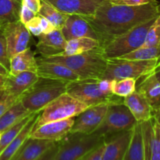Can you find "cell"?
<instances>
[{
	"label": "cell",
	"mask_w": 160,
	"mask_h": 160,
	"mask_svg": "<svg viewBox=\"0 0 160 160\" xmlns=\"http://www.w3.org/2000/svg\"><path fill=\"white\" fill-rule=\"evenodd\" d=\"M2 33L6 41L9 59L28 48L31 34L20 20L6 23Z\"/></svg>",
	"instance_id": "cell-11"
},
{
	"label": "cell",
	"mask_w": 160,
	"mask_h": 160,
	"mask_svg": "<svg viewBox=\"0 0 160 160\" xmlns=\"http://www.w3.org/2000/svg\"><path fill=\"white\" fill-rule=\"evenodd\" d=\"M58 147H59V142H56L52 147L47 150L45 153H43L38 159L36 160H54L55 156L57 152Z\"/></svg>",
	"instance_id": "cell-40"
},
{
	"label": "cell",
	"mask_w": 160,
	"mask_h": 160,
	"mask_svg": "<svg viewBox=\"0 0 160 160\" xmlns=\"http://www.w3.org/2000/svg\"><path fill=\"white\" fill-rule=\"evenodd\" d=\"M34 113L35 112L30 114V115H28L25 118L22 119L21 120L17 122V123L12 125L11 128H9V129H7L6 131H5L4 132L0 134V154L8 146V145L18 135V134L21 131L23 127L32 118Z\"/></svg>",
	"instance_id": "cell-30"
},
{
	"label": "cell",
	"mask_w": 160,
	"mask_h": 160,
	"mask_svg": "<svg viewBox=\"0 0 160 160\" xmlns=\"http://www.w3.org/2000/svg\"><path fill=\"white\" fill-rule=\"evenodd\" d=\"M142 78L136 91L148 101L154 112L160 107V82L154 72Z\"/></svg>",
	"instance_id": "cell-21"
},
{
	"label": "cell",
	"mask_w": 160,
	"mask_h": 160,
	"mask_svg": "<svg viewBox=\"0 0 160 160\" xmlns=\"http://www.w3.org/2000/svg\"><path fill=\"white\" fill-rule=\"evenodd\" d=\"M153 118L160 123V107L153 112Z\"/></svg>",
	"instance_id": "cell-43"
},
{
	"label": "cell",
	"mask_w": 160,
	"mask_h": 160,
	"mask_svg": "<svg viewBox=\"0 0 160 160\" xmlns=\"http://www.w3.org/2000/svg\"><path fill=\"white\" fill-rule=\"evenodd\" d=\"M123 103L128 108L138 123L147 121L153 117V109L143 95L135 91L123 98Z\"/></svg>",
	"instance_id": "cell-19"
},
{
	"label": "cell",
	"mask_w": 160,
	"mask_h": 160,
	"mask_svg": "<svg viewBox=\"0 0 160 160\" xmlns=\"http://www.w3.org/2000/svg\"><path fill=\"white\" fill-rule=\"evenodd\" d=\"M9 74V72L7 69L5 68L1 63H0V75H2V76L7 77Z\"/></svg>",
	"instance_id": "cell-42"
},
{
	"label": "cell",
	"mask_w": 160,
	"mask_h": 160,
	"mask_svg": "<svg viewBox=\"0 0 160 160\" xmlns=\"http://www.w3.org/2000/svg\"><path fill=\"white\" fill-rule=\"evenodd\" d=\"M38 14L49 20L56 27V28L59 30L62 28L69 16L59 11L55 6L45 0H41V8Z\"/></svg>",
	"instance_id": "cell-27"
},
{
	"label": "cell",
	"mask_w": 160,
	"mask_h": 160,
	"mask_svg": "<svg viewBox=\"0 0 160 160\" xmlns=\"http://www.w3.org/2000/svg\"><path fill=\"white\" fill-rule=\"evenodd\" d=\"M137 123L131 111L123 102L111 103L101 124L94 133L106 138L130 131Z\"/></svg>",
	"instance_id": "cell-9"
},
{
	"label": "cell",
	"mask_w": 160,
	"mask_h": 160,
	"mask_svg": "<svg viewBox=\"0 0 160 160\" xmlns=\"http://www.w3.org/2000/svg\"><path fill=\"white\" fill-rule=\"evenodd\" d=\"M106 138L98 134H69L59 142L54 160H79L87 153L105 142Z\"/></svg>",
	"instance_id": "cell-8"
},
{
	"label": "cell",
	"mask_w": 160,
	"mask_h": 160,
	"mask_svg": "<svg viewBox=\"0 0 160 160\" xmlns=\"http://www.w3.org/2000/svg\"><path fill=\"white\" fill-rule=\"evenodd\" d=\"M40 112H35L32 118L28 122L26 125L23 127L18 135L8 145V146L0 154V160H11L12 158L18 152V150L21 148L22 145L25 142V141L30 137L31 131L34 129L35 123L37 122Z\"/></svg>",
	"instance_id": "cell-22"
},
{
	"label": "cell",
	"mask_w": 160,
	"mask_h": 160,
	"mask_svg": "<svg viewBox=\"0 0 160 160\" xmlns=\"http://www.w3.org/2000/svg\"><path fill=\"white\" fill-rule=\"evenodd\" d=\"M122 160H145L142 127L137 123L132 129L131 139Z\"/></svg>",
	"instance_id": "cell-24"
},
{
	"label": "cell",
	"mask_w": 160,
	"mask_h": 160,
	"mask_svg": "<svg viewBox=\"0 0 160 160\" xmlns=\"http://www.w3.org/2000/svg\"><path fill=\"white\" fill-rule=\"evenodd\" d=\"M21 5H24L38 14L41 8V0H21Z\"/></svg>",
	"instance_id": "cell-41"
},
{
	"label": "cell",
	"mask_w": 160,
	"mask_h": 160,
	"mask_svg": "<svg viewBox=\"0 0 160 160\" xmlns=\"http://www.w3.org/2000/svg\"><path fill=\"white\" fill-rule=\"evenodd\" d=\"M25 27H26L27 29L28 30V31H29V32L31 33V34H32V35L38 37V36L40 35L41 34H42L38 14H37L35 17H34L32 20H30L28 23H27L26 24H25Z\"/></svg>",
	"instance_id": "cell-36"
},
{
	"label": "cell",
	"mask_w": 160,
	"mask_h": 160,
	"mask_svg": "<svg viewBox=\"0 0 160 160\" xmlns=\"http://www.w3.org/2000/svg\"><path fill=\"white\" fill-rule=\"evenodd\" d=\"M88 108L87 105L65 92L42 109L34 129L48 122L74 118Z\"/></svg>",
	"instance_id": "cell-7"
},
{
	"label": "cell",
	"mask_w": 160,
	"mask_h": 160,
	"mask_svg": "<svg viewBox=\"0 0 160 160\" xmlns=\"http://www.w3.org/2000/svg\"><path fill=\"white\" fill-rule=\"evenodd\" d=\"M160 45V12L150 26L145 41L142 47H150Z\"/></svg>",
	"instance_id": "cell-32"
},
{
	"label": "cell",
	"mask_w": 160,
	"mask_h": 160,
	"mask_svg": "<svg viewBox=\"0 0 160 160\" xmlns=\"http://www.w3.org/2000/svg\"><path fill=\"white\" fill-rule=\"evenodd\" d=\"M56 143L29 137L11 160H36Z\"/></svg>",
	"instance_id": "cell-20"
},
{
	"label": "cell",
	"mask_w": 160,
	"mask_h": 160,
	"mask_svg": "<svg viewBox=\"0 0 160 160\" xmlns=\"http://www.w3.org/2000/svg\"><path fill=\"white\" fill-rule=\"evenodd\" d=\"M73 123L74 118L44 123L39 128L32 130L30 138L59 142L70 134Z\"/></svg>",
	"instance_id": "cell-12"
},
{
	"label": "cell",
	"mask_w": 160,
	"mask_h": 160,
	"mask_svg": "<svg viewBox=\"0 0 160 160\" xmlns=\"http://www.w3.org/2000/svg\"><path fill=\"white\" fill-rule=\"evenodd\" d=\"M38 38V42L36 48L42 57L45 58L61 56L67 42L59 29L54 30L48 34H41Z\"/></svg>",
	"instance_id": "cell-16"
},
{
	"label": "cell",
	"mask_w": 160,
	"mask_h": 160,
	"mask_svg": "<svg viewBox=\"0 0 160 160\" xmlns=\"http://www.w3.org/2000/svg\"><path fill=\"white\" fill-rule=\"evenodd\" d=\"M36 60L38 64L36 73L39 78L62 81L67 84L81 80L76 73L63 64L45 60L42 57L36 58Z\"/></svg>",
	"instance_id": "cell-13"
},
{
	"label": "cell",
	"mask_w": 160,
	"mask_h": 160,
	"mask_svg": "<svg viewBox=\"0 0 160 160\" xmlns=\"http://www.w3.org/2000/svg\"><path fill=\"white\" fill-rule=\"evenodd\" d=\"M136 81L133 78H124L117 81L113 80L112 93L121 98L128 96L136 91Z\"/></svg>",
	"instance_id": "cell-31"
},
{
	"label": "cell",
	"mask_w": 160,
	"mask_h": 160,
	"mask_svg": "<svg viewBox=\"0 0 160 160\" xmlns=\"http://www.w3.org/2000/svg\"><path fill=\"white\" fill-rule=\"evenodd\" d=\"M5 24H6V23H4L3 21L0 20V32H2L3 28H4Z\"/></svg>",
	"instance_id": "cell-46"
},
{
	"label": "cell",
	"mask_w": 160,
	"mask_h": 160,
	"mask_svg": "<svg viewBox=\"0 0 160 160\" xmlns=\"http://www.w3.org/2000/svg\"><path fill=\"white\" fill-rule=\"evenodd\" d=\"M60 31L67 41L79 38H91L99 41L96 31L83 16L69 15Z\"/></svg>",
	"instance_id": "cell-14"
},
{
	"label": "cell",
	"mask_w": 160,
	"mask_h": 160,
	"mask_svg": "<svg viewBox=\"0 0 160 160\" xmlns=\"http://www.w3.org/2000/svg\"><path fill=\"white\" fill-rule=\"evenodd\" d=\"M101 46V42L91 38H79L67 41L65 50L61 56H73L91 51Z\"/></svg>",
	"instance_id": "cell-26"
},
{
	"label": "cell",
	"mask_w": 160,
	"mask_h": 160,
	"mask_svg": "<svg viewBox=\"0 0 160 160\" xmlns=\"http://www.w3.org/2000/svg\"><path fill=\"white\" fill-rule=\"evenodd\" d=\"M42 58L45 60L67 66L81 80L102 79L107 66V59L103 55L100 47L81 54Z\"/></svg>",
	"instance_id": "cell-3"
},
{
	"label": "cell",
	"mask_w": 160,
	"mask_h": 160,
	"mask_svg": "<svg viewBox=\"0 0 160 160\" xmlns=\"http://www.w3.org/2000/svg\"><path fill=\"white\" fill-rule=\"evenodd\" d=\"M132 129L106 138L105 149L102 160L123 159L131 139Z\"/></svg>",
	"instance_id": "cell-17"
},
{
	"label": "cell",
	"mask_w": 160,
	"mask_h": 160,
	"mask_svg": "<svg viewBox=\"0 0 160 160\" xmlns=\"http://www.w3.org/2000/svg\"><path fill=\"white\" fill-rule=\"evenodd\" d=\"M112 1V0H111ZM156 0H113V3L118 5H125V6H142L152 2Z\"/></svg>",
	"instance_id": "cell-38"
},
{
	"label": "cell",
	"mask_w": 160,
	"mask_h": 160,
	"mask_svg": "<svg viewBox=\"0 0 160 160\" xmlns=\"http://www.w3.org/2000/svg\"><path fill=\"white\" fill-rule=\"evenodd\" d=\"M154 73H155V74H156V77L157 78V79L159 80V81L160 82V69L155 70Z\"/></svg>",
	"instance_id": "cell-45"
},
{
	"label": "cell",
	"mask_w": 160,
	"mask_h": 160,
	"mask_svg": "<svg viewBox=\"0 0 160 160\" xmlns=\"http://www.w3.org/2000/svg\"><path fill=\"white\" fill-rule=\"evenodd\" d=\"M109 104H100L90 106L74 118L70 134H93L101 124L107 112Z\"/></svg>",
	"instance_id": "cell-10"
},
{
	"label": "cell",
	"mask_w": 160,
	"mask_h": 160,
	"mask_svg": "<svg viewBox=\"0 0 160 160\" xmlns=\"http://www.w3.org/2000/svg\"><path fill=\"white\" fill-rule=\"evenodd\" d=\"M30 114L18 100L0 117V134Z\"/></svg>",
	"instance_id": "cell-25"
},
{
	"label": "cell",
	"mask_w": 160,
	"mask_h": 160,
	"mask_svg": "<svg viewBox=\"0 0 160 160\" xmlns=\"http://www.w3.org/2000/svg\"><path fill=\"white\" fill-rule=\"evenodd\" d=\"M21 0H0V20L4 23L19 20Z\"/></svg>",
	"instance_id": "cell-28"
},
{
	"label": "cell",
	"mask_w": 160,
	"mask_h": 160,
	"mask_svg": "<svg viewBox=\"0 0 160 160\" xmlns=\"http://www.w3.org/2000/svg\"><path fill=\"white\" fill-rule=\"evenodd\" d=\"M118 58L128 59V60H149V59H159L160 45L150 47H141L128 54Z\"/></svg>",
	"instance_id": "cell-29"
},
{
	"label": "cell",
	"mask_w": 160,
	"mask_h": 160,
	"mask_svg": "<svg viewBox=\"0 0 160 160\" xmlns=\"http://www.w3.org/2000/svg\"><path fill=\"white\" fill-rule=\"evenodd\" d=\"M36 15H37V13L34 12V11H32L24 5H21L20 12H19V20L22 23L25 25L30 20H32L34 17H35Z\"/></svg>",
	"instance_id": "cell-37"
},
{
	"label": "cell",
	"mask_w": 160,
	"mask_h": 160,
	"mask_svg": "<svg viewBox=\"0 0 160 160\" xmlns=\"http://www.w3.org/2000/svg\"><path fill=\"white\" fill-rule=\"evenodd\" d=\"M2 91H3V90H2V88H0V93H1V92H2Z\"/></svg>",
	"instance_id": "cell-48"
},
{
	"label": "cell",
	"mask_w": 160,
	"mask_h": 160,
	"mask_svg": "<svg viewBox=\"0 0 160 160\" xmlns=\"http://www.w3.org/2000/svg\"><path fill=\"white\" fill-rule=\"evenodd\" d=\"M156 18L141 23L102 44L100 48L105 57L107 59L118 58L141 48L145 42L150 26Z\"/></svg>",
	"instance_id": "cell-5"
},
{
	"label": "cell",
	"mask_w": 160,
	"mask_h": 160,
	"mask_svg": "<svg viewBox=\"0 0 160 160\" xmlns=\"http://www.w3.org/2000/svg\"><path fill=\"white\" fill-rule=\"evenodd\" d=\"M159 59L128 60L120 58L107 59V66L102 79L117 80L133 78L138 81L156 70Z\"/></svg>",
	"instance_id": "cell-6"
},
{
	"label": "cell",
	"mask_w": 160,
	"mask_h": 160,
	"mask_svg": "<svg viewBox=\"0 0 160 160\" xmlns=\"http://www.w3.org/2000/svg\"><path fill=\"white\" fill-rule=\"evenodd\" d=\"M0 63L9 72L10 67V59L8 56L7 45L5 36L2 32H0Z\"/></svg>",
	"instance_id": "cell-34"
},
{
	"label": "cell",
	"mask_w": 160,
	"mask_h": 160,
	"mask_svg": "<svg viewBox=\"0 0 160 160\" xmlns=\"http://www.w3.org/2000/svg\"><path fill=\"white\" fill-rule=\"evenodd\" d=\"M105 149V142L83 156L79 160H102Z\"/></svg>",
	"instance_id": "cell-35"
},
{
	"label": "cell",
	"mask_w": 160,
	"mask_h": 160,
	"mask_svg": "<svg viewBox=\"0 0 160 160\" xmlns=\"http://www.w3.org/2000/svg\"><path fill=\"white\" fill-rule=\"evenodd\" d=\"M39 77L37 73L24 71L17 75L9 74L6 78L2 90L9 95L20 98L34 82L38 81Z\"/></svg>",
	"instance_id": "cell-18"
},
{
	"label": "cell",
	"mask_w": 160,
	"mask_h": 160,
	"mask_svg": "<svg viewBox=\"0 0 160 160\" xmlns=\"http://www.w3.org/2000/svg\"><path fill=\"white\" fill-rule=\"evenodd\" d=\"M39 20H40V24H41V28H42V34H48V33L52 32L54 30L57 29L56 28V27L49 21V20H47L46 18L43 17L42 16L39 15Z\"/></svg>",
	"instance_id": "cell-39"
},
{
	"label": "cell",
	"mask_w": 160,
	"mask_h": 160,
	"mask_svg": "<svg viewBox=\"0 0 160 160\" xmlns=\"http://www.w3.org/2000/svg\"><path fill=\"white\" fill-rule=\"evenodd\" d=\"M112 84L113 80L81 79L68 83L66 92L88 107L123 102V98L112 93Z\"/></svg>",
	"instance_id": "cell-2"
},
{
	"label": "cell",
	"mask_w": 160,
	"mask_h": 160,
	"mask_svg": "<svg viewBox=\"0 0 160 160\" xmlns=\"http://www.w3.org/2000/svg\"><path fill=\"white\" fill-rule=\"evenodd\" d=\"M67 83L38 78L21 96L19 101L31 113L41 112L48 103L65 93Z\"/></svg>",
	"instance_id": "cell-4"
},
{
	"label": "cell",
	"mask_w": 160,
	"mask_h": 160,
	"mask_svg": "<svg viewBox=\"0 0 160 160\" xmlns=\"http://www.w3.org/2000/svg\"><path fill=\"white\" fill-rule=\"evenodd\" d=\"M20 98L9 95L7 92H2L0 93V117L11 107L15 104Z\"/></svg>",
	"instance_id": "cell-33"
},
{
	"label": "cell",
	"mask_w": 160,
	"mask_h": 160,
	"mask_svg": "<svg viewBox=\"0 0 160 160\" xmlns=\"http://www.w3.org/2000/svg\"><path fill=\"white\" fill-rule=\"evenodd\" d=\"M6 77L2 76V75H0V88L2 89L3 85H4L5 81H6Z\"/></svg>",
	"instance_id": "cell-44"
},
{
	"label": "cell",
	"mask_w": 160,
	"mask_h": 160,
	"mask_svg": "<svg viewBox=\"0 0 160 160\" xmlns=\"http://www.w3.org/2000/svg\"><path fill=\"white\" fill-rule=\"evenodd\" d=\"M112 1H113V0H112Z\"/></svg>",
	"instance_id": "cell-49"
},
{
	"label": "cell",
	"mask_w": 160,
	"mask_h": 160,
	"mask_svg": "<svg viewBox=\"0 0 160 160\" xmlns=\"http://www.w3.org/2000/svg\"><path fill=\"white\" fill-rule=\"evenodd\" d=\"M159 14L157 1L142 6H125L105 0L95 13L84 17L95 29L102 44Z\"/></svg>",
	"instance_id": "cell-1"
},
{
	"label": "cell",
	"mask_w": 160,
	"mask_h": 160,
	"mask_svg": "<svg viewBox=\"0 0 160 160\" xmlns=\"http://www.w3.org/2000/svg\"><path fill=\"white\" fill-rule=\"evenodd\" d=\"M37 60L34 52L30 48L15 55L10 59L9 74L17 75L24 71L36 73L37 71Z\"/></svg>",
	"instance_id": "cell-23"
},
{
	"label": "cell",
	"mask_w": 160,
	"mask_h": 160,
	"mask_svg": "<svg viewBox=\"0 0 160 160\" xmlns=\"http://www.w3.org/2000/svg\"><path fill=\"white\" fill-rule=\"evenodd\" d=\"M159 69H160V58L159 59V60H158V62H157V65H156V70H159Z\"/></svg>",
	"instance_id": "cell-47"
},
{
	"label": "cell",
	"mask_w": 160,
	"mask_h": 160,
	"mask_svg": "<svg viewBox=\"0 0 160 160\" xmlns=\"http://www.w3.org/2000/svg\"><path fill=\"white\" fill-rule=\"evenodd\" d=\"M67 15L89 17L95 12L105 0H45Z\"/></svg>",
	"instance_id": "cell-15"
}]
</instances>
